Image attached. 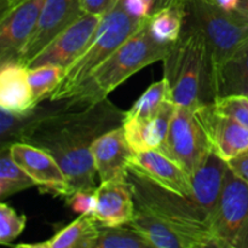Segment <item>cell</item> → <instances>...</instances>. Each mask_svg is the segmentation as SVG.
Wrapping results in <instances>:
<instances>
[{"label":"cell","mask_w":248,"mask_h":248,"mask_svg":"<svg viewBox=\"0 0 248 248\" xmlns=\"http://www.w3.org/2000/svg\"><path fill=\"white\" fill-rule=\"evenodd\" d=\"M102 18L103 16L101 15H81L74 23L56 36L35 58H33L27 68H35L45 64L67 68L89 45Z\"/></svg>","instance_id":"30bf717a"},{"label":"cell","mask_w":248,"mask_h":248,"mask_svg":"<svg viewBox=\"0 0 248 248\" xmlns=\"http://www.w3.org/2000/svg\"><path fill=\"white\" fill-rule=\"evenodd\" d=\"M126 11L137 18L149 17L150 7L147 0H120Z\"/></svg>","instance_id":"d6a6232c"},{"label":"cell","mask_w":248,"mask_h":248,"mask_svg":"<svg viewBox=\"0 0 248 248\" xmlns=\"http://www.w3.org/2000/svg\"><path fill=\"white\" fill-rule=\"evenodd\" d=\"M45 0H24L1 16L0 63L16 61L33 33Z\"/></svg>","instance_id":"7c38bea8"},{"label":"cell","mask_w":248,"mask_h":248,"mask_svg":"<svg viewBox=\"0 0 248 248\" xmlns=\"http://www.w3.org/2000/svg\"><path fill=\"white\" fill-rule=\"evenodd\" d=\"M191 1L193 0H147L150 7L149 16L166 9H177L186 14V10Z\"/></svg>","instance_id":"f546056e"},{"label":"cell","mask_w":248,"mask_h":248,"mask_svg":"<svg viewBox=\"0 0 248 248\" xmlns=\"http://www.w3.org/2000/svg\"><path fill=\"white\" fill-rule=\"evenodd\" d=\"M84 14L81 0H45L38 23L19 52L17 62L27 67L56 36Z\"/></svg>","instance_id":"9c48e42d"},{"label":"cell","mask_w":248,"mask_h":248,"mask_svg":"<svg viewBox=\"0 0 248 248\" xmlns=\"http://www.w3.org/2000/svg\"><path fill=\"white\" fill-rule=\"evenodd\" d=\"M28 68L16 61L1 63L0 69V107L12 113H27L35 107Z\"/></svg>","instance_id":"ac0fdd59"},{"label":"cell","mask_w":248,"mask_h":248,"mask_svg":"<svg viewBox=\"0 0 248 248\" xmlns=\"http://www.w3.org/2000/svg\"><path fill=\"white\" fill-rule=\"evenodd\" d=\"M227 164L237 177L248 183V149L230 159Z\"/></svg>","instance_id":"1f68e13d"},{"label":"cell","mask_w":248,"mask_h":248,"mask_svg":"<svg viewBox=\"0 0 248 248\" xmlns=\"http://www.w3.org/2000/svg\"><path fill=\"white\" fill-rule=\"evenodd\" d=\"M186 14L206 36L211 60L217 73L248 39V21L239 11H227L213 0H193Z\"/></svg>","instance_id":"8992f818"},{"label":"cell","mask_w":248,"mask_h":248,"mask_svg":"<svg viewBox=\"0 0 248 248\" xmlns=\"http://www.w3.org/2000/svg\"><path fill=\"white\" fill-rule=\"evenodd\" d=\"M218 113L232 118L248 128V97L227 96L218 97L212 103Z\"/></svg>","instance_id":"83f0119b"},{"label":"cell","mask_w":248,"mask_h":248,"mask_svg":"<svg viewBox=\"0 0 248 248\" xmlns=\"http://www.w3.org/2000/svg\"><path fill=\"white\" fill-rule=\"evenodd\" d=\"M10 152L12 159L31 177L43 193L64 198L70 195L64 172L52 155L26 142L11 144Z\"/></svg>","instance_id":"8fae6325"},{"label":"cell","mask_w":248,"mask_h":248,"mask_svg":"<svg viewBox=\"0 0 248 248\" xmlns=\"http://www.w3.org/2000/svg\"><path fill=\"white\" fill-rule=\"evenodd\" d=\"M65 199H67V205L73 212L79 213V215L93 216L94 208H96L94 190H78Z\"/></svg>","instance_id":"f1b7e54d"},{"label":"cell","mask_w":248,"mask_h":248,"mask_svg":"<svg viewBox=\"0 0 248 248\" xmlns=\"http://www.w3.org/2000/svg\"><path fill=\"white\" fill-rule=\"evenodd\" d=\"M216 90L218 97H248V39L217 73Z\"/></svg>","instance_id":"44dd1931"},{"label":"cell","mask_w":248,"mask_h":248,"mask_svg":"<svg viewBox=\"0 0 248 248\" xmlns=\"http://www.w3.org/2000/svg\"><path fill=\"white\" fill-rule=\"evenodd\" d=\"M213 1L219 7L227 10V11H234L240 4V0H213Z\"/></svg>","instance_id":"836d02e7"},{"label":"cell","mask_w":248,"mask_h":248,"mask_svg":"<svg viewBox=\"0 0 248 248\" xmlns=\"http://www.w3.org/2000/svg\"><path fill=\"white\" fill-rule=\"evenodd\" d=\"M35 106L26 113L18 142L41 148L55 157L64 172L69 193L96 190L97 170L91 145L96 138L123 126L125 111L108 98L81 108H68L60 101Z\"/></svg>","instance_id":"6da1fadb"},{"label":"cell","mask_w":248,"mask_h":248,"mask_svg":"<svg viewBox=\"0 0 248 248\" xmlns=\"http://www.w3.org/2000/svg\"><path fill=\"white\" fill-rule=\"evenodd\" d=\"M94 196L96 208L93 217L101 227H119L132 220L136 205L127 178L101 182L94 190Z\"/></svg>","instance_id":"9a60e30c"},{"label":"cell","mask_w":248,"mask_h":248,"mask_svg":"<svg viewBox=\"0 0 248 248\" xmlns=\"http://www.w3.org/2000/svg\"><path fill=\"white\" fill-rule=\"evenodd\" d=\"M91 152L101 182L127 178V164L133 152L126 140L123 126L96 138Z\"/></svg>","instance_id":"2e32d148"},{"label":"cell","mask_w":248,"mask_h":248,"mask_svg":"<svg viewBox=\"0 0 248 248\" xmlns=\"http://www.w3.org/2000/svg\"><path fill=\"white\" fill-rule=\"evenodd\" d=\"M150 245L130 225L101 227L92 248H147Z\"/></svg>","instance_id":"d4e9b609"},{"label":"cell","mask_w":248,"mask_h":248,"mask_svg":"<svg viewBox=\"0 0 248 248\" xmlns=\"http://www.w3.org/2000/svg\"><path fill=\"white\" fill-rule=\"evenodd\" d=\"M115 2L116 0H81V9L85 14L104 16Z\"/></svg>","instance_id":"4dcf8cb0"},{"label":"cell","mask_w":248,"mask_h":248,"mask_svg":"<svg viewBox=\"0 0 248 248\" xmlns=\"http://www.w3.org/2000/svg\"><path fill=\"white\" fill-rule=\"evenodd\" d=\"M101 225L93 216L80 215L74 222L68 224L51 239L36 244H21L23 248H92V244L99 234Z\"/></svg>","instance_id":"ffe728a7"},{"label":"cell","mask_w":248,"mask_h":248,"mask_svg":"<svg viewBox=\"0 0 248 248\" xmlns=\"http://www.w3.org/2000/svg\"><path fill=\"white\" fill-rule=\"evenodd\" d=\"M36 186L31 177L16 164L11 156L10 147L1 148L0 156V199L5 200L7 196Z\"/></svg>","instance_id":"7402d4cb"},{"label":"cell","mask_w":248,"mask_h":248,"mask_svg":"<svg viewBox=\"0 0 248 248\" xmlns=\"http://www.w3.org/2000/svg\"><path fill=\"white\" fill-rule=\"evenodd\" d=\"M176 108L177 104L169 99L161 104L153 118L123 121L125 138L133 153L157 149L162 144L169 132Z\"/></svg>","instance_id":"e0dca14e"},{"label":"cell","mask_w":248,"mask_h":248,"mask_svg":"<svg viewBox=\"0 0 248 248\" xmlns=\"http://www.w3.org/2000/svg\"><path fill=\"white\" fill-rule=\"evenodd\" d=\"M22 1H24V0H1V16L14 7H16L18 4H21Z\"/></svg>","instance_id":"e575fe53"},{"label":"cell","mask_w":248,"mask_h":248,"mask_svg":"<svg viewBox=\"0 0 248 248\" xmlns=\"http://www.w3.org/2000/svg\"><path fill=\"white\" fill-rule=\"evenodd\" d=\"M127 169L179 195L191 196L193 194L190 177L157 149L133 153L128 160Z\"/></svg>","instance_id":"5bb4252c"},{"label":"cell","mask_w":248,"mask_h":248,"mask_svg":"<svg viewBox=\"0 0 248 248\" xmlns=\"http://www.w3.org/2000/svg\"><path fill=\"white\" fill-rule=\"evenodd\" d=\"M169 99H171L169 84L166 79L162 78L160 81L150 85L144 93L133 103V106L127 111H125L124 120H131V119L145 120L153 118L160 109L161 104Z\"/></svg>","instance_id":"603a6c76"},{"label":"cell","mask_w":248,"mask_h":248,"mask_svg":"<svg viewBox=\"0 0 248 248\" xmlns=\"http://www.w3.org/2000/svg\"><path fill=\"white\" fill-rule=\"evenodd\" d=\"M65 68L55 64L39 65L28 68V79L31 84L33 98L38 106L51 96L64 75Z\"/></svg>","instance_id":"cb8c5ba5"},{"label":"cell","mask_w":248,"mask_h":248,"mask_svg":"<svg viewBox=\"0 0 248 248\" xmlns=\"http://www.w3.org/2000/svg\"><path fill=\"white\" fill-rule=\"evenodd\" d=\"M236 11H239L248 21V0H240V4L237 6Z\"/></svg>","instance_id":"d590c367"},{"label":"cell","mask_w":248,"mask_h":248,"mask_svg":"<svg viewBox=\"0 0 248 248\" xmlns=\"http://www.w3.org/2000/svg\"><path fill=\"white\" fill-rule=\"evenodd\" d=\"M186 15L181 10L166 9L149 16L153 36L160 43L173 44L181 35Z\"/></svg>","instance_id":"484cf974"},{"label":"cell","mask_w":248,"mask_h":248,"mask_svg":"<svg viewBox=\"0 0 248 248\" xmlns=\"http://www.w3.org/2000/svg\"><path fill=\"white\" fill-rule=\"evenodd\" d=\"M27 217L18 215L7 203L0 205V244L10 245L22 234L26 228Z\"/></svg>","instance_id":"4316f807"},{"label":"cell","mask_w":248,"mask_h":248,"mask_svg":"<svg viewBox=\"0 0 248 248\" xmlns=\"http://www.w3.org/2000/svg\"><path fill=\"white\" fill-rule=\"evenodd\" d=\"M116 1H118V0H116Z\"/></svg>","instance_id":"8d00e7d4"},{"label":"cell","mask_w":248,"mask_h":248,"mask_svg":"<svg viewBox=\"0 0 248 248\" xmlns=\"http://www.w3.org/2000/svg\"><path fill=\"white\" fill-rule=\"evenodd\" d=\"M157 150L176 162L190 178L194 176L212 153L198 107L177 106L166 138Z\"/></svg>","instance_id":"52a82bcc"},{"label":"cell","mask_w":248,"mask_h":248,"mask_svg":"<svg viewBox=\"0 0 248 248\" xmlns=\"http://www.w3.org/2000/svg\"><path fill=\"white\" fill-rule=\"evenodd\" d=\"M201 124L207 133L211 150L229 161L240 153L248 149V128L232 118L218 113L212 103L198 107Z\"/></svg>","instance_id":"4fadbf2b"},{"label":"cell","mask_w":248,"mask_h":248,"mask_svg":"<svg viewBox=\"0 0 248 248\" xmlns=\"http://www.w3.org/2000/svg\"><path fill=\"white\" fill-rule=\"evenodd\" d=\"M211 227L216 247L248 248V183L230 169L211 215Z\"/></svg>","instance_id":"ba28073f"},{"label":"cell","mask_w":248,"mask_h":248,"mask_svg":"<svg viewBox=\"0 0 248 248\" xmlns=\"http://www.w3.org/2000/svg\"><path fill=\"white\" fill-rule=\"evenodd\" d=\"M171 47L172 44L160 43L153 36L149 17H147L142 26L110 57L60 102L68 108L98 103L140 69L157 61H164Z\"/></svg>","instance_id":"3957f363"},{"label":"cell","mask_w":248,"mask_h":248,"mask_svg":"<svg viewBox=\"0 0 248 248\" xmlns=\"http://www.w3.org/2000/svg\"><path fill=\"white\" fill-rule=\"evenodd\" d=\"M136 210L152 216L176 232L188 248L216 247L211 215L190 196L162 188L150 179L127 169Z\"/></svg>","instance_id":"277c9868"},{"label":"cell","mask_w":248,"mask_h":248,"mask_svg":"<svg viewBox=\"0 0 248 248\" xmlns=\"http://www.w3.org/2000/svg\"><path fill=\"white\" fill-rule=\"evenodd\" d=\"M228 169L227 161L212 152L191 177L193 194L190 198L210 215L219 200Z\"/></svg>","instance_id":"d6986e66"},{"label":"cell","mask_w":248,"mask_h":248,"mask_svg":"<svg viewBox=\"0 0 248 248\" xmlns=\"http://www.w3.org/2000/svg\"><path fill=\"white\" fill-rule=\"evenodd\" d=\"M145 18L130 15L118 0L103 16L86 48L65 68L62 80L47 98L48 101L64 99L125 43L142 26Z\"/></svg>","instance_id":"5b68a950"},{"label":"cell","mask_w":248,"mask_h":248,"mask_svg":"<svg viewBox=\"0 0 248 248\" xmlns=\"http://www.w3.org/2000/svg\"><path fill=\"white\" fill-rule=\"evenodd\" d=\"M164 78L177 106L200 107L217 98L207 40L190 15H186L181 35L164 58Z\"/></svg>","instance_id":"7a4b0ae2"}]
</instances>
